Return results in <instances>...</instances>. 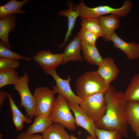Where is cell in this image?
Segmentation results:
<instances>
[{
  "mask_svg": "<svg viewBox=\"0 0 139 139\" xmlns=\"http://www.w3.org/2000/svg\"><path fill=\"white\" fill-rule=\"evenodd\" d=\"M110 85L97 71H87L77 80L75 84L76 92L77 95L82 99L96 93H105Z\"/></svg>",
  "mask_w": 139,
  "mask_h": 139,
  "instance_id": "7a4b0ae2",
  "label": "cell"
},
{
  "mask_svg": "<svg viewBox=\"0 0 139 139\" xmlns=\"http://www.w3.org/2000/svg\"><path fill=\"white\" fill-rule=\"evenodd\" d=\"M29 1L24 0L21 1L11 0L3 5L0 6V19L4 18L14 14H25L21 8Z\"/></svg>",
  "mask_w": 139,
  "mask_h": 139,
  "instance_id": "d6986e66",
  "label": "cell"
},
{
  "mask_svg": "<svg viewBox=\"0 0 139 139\" xmlns=\"http://www.w3.org/2000/svg\"><path fill=\"white\" fill-rule=\"evenodd\" d=\"M60 123L53 122L42 135L44 139H71V136Z\"/></svg>",
  "mask_w": 139,
  "mask_h": 139,
  "instance_id": "ffe728a7",
  "label": "cell"
},
{
  "mask_svg": "<svg viewBox=\"0 0 139 139\" xmlns=\"http://www.w3.org/2000/svg\"><path fill=\"white\" fill-rule=\"evenodd\" d=\"M110 41L113 44V47L123 51L129 60L135 59L139 57V44L126 42L121 39L115 32L112 35Z\"/></svg>",
  "mask_w": 139,
  "mask_h": 139,
  "instance_id": "4fadbf2b",
  "label": "cell"
},
{
  "mask_svg": "<svg viewBox=\"0 0 139 139\" xmlns=\"http://www.w3.org/2000/svg\"><path fill=\"white\" fill-rule=\"evenodd\" d=\"M2 135L0 134V139H2Z\"/></svg>",
  "mask_w": 139,
  "mask_h": 139,
  "instance_id": "e575fe53",
  "label": "cell"
},
{
  "mask_svg": "<svg viewBox=\"0 0 139 139\" xmlns=\"http://www.w3.org/2000/svg\"><path fill=\"white\" fill-rule=\"evenodd\" d=\"M44 72L46 74L51 75L56 81V85L53 86L52 88L54 94L57 93L62 95L68 102L79 104L82 99L72 91L70 85L71 79L70 76L67 79L64 80L58 75L55 69L44 70Z\"/></svg>",
  "mask_w": 139,
  "mask_h": 139,
  "instance_id": "ba28073f",
  "label": "cell"
},
{
  "mask_svg": "<svg viewBox=\"0 0 139 139\" xmlns=\"http://www.w3.org/2000/svg\"><path fill=\"white\" fill-rule=\"evenodd\" d=\"M106 111L104 116L95 122L96 128L108 131L116 130L123 137L128 136V124L125 116V109L127 102L124 93L117 91L110 85L105 94Z\"/></svg>",
  "mask_w": 139,
  "mask_h": 139,
  "instance_id": "6da1fadb",
  "label": "cell"
},
{
  "mask_svg": "<svg viewBox=\"0 0 139 139\" xmlns=\"http://www.w3.org/2000/svg\"><path fill=\"white\" fill-rule=\"evenodd\" d=\"M124 94L127 102H139V73L132 77Z\"/></svg>",
  "mask_w": 139,
  "mask_h": 139,
  "instance_id": "7402d4cb",
  "label": "cell"
},
{
  "mask_svg": "<svg viewBox=\"0 0 139 139\" xmlns=\"http://www.w3.org/2000/svg\"><path fill=\"white\" fill-rule=\"evenodd\" d=\"M12 118L13 122L17 131L21 130L23 126L24 121L19 116L12 113Z\"/></svg>",
  "mask_w": 139,
  "mask_h": 139,
  "instance_id": "f546056e",
  "label": "cell"
},
{
  "mask_svg": "<svg viewBox=\"0 0 139 139\" xmlns=\"http://www.w3.org/2000/svg\"><path fill=\"white\" fill-rule=\"evenodd\" d=\"M20 62L17 60L5 58L0 59V71L14 69L19 67Z\"/></svg>",
  "mask_w": 139,
  "mask_h": 139,
  "instance_id": "f1b7e54d",
  "label": "cell"
},
{
  "mask_svg": "<svg viewBox=\"0 0 139 139\" xmlns=\"http://www.w3.org/2000/svg\"><path fill=\"white\" fill-rule=\"evenodd\" d=\"M67 5L68 7V9L60 10L58 12L59 15L67 17L68 20L67 31L63 43L61 44L58 45V47L60 49L63 47L68 41L70 37L72 35L76 19L80 15V10L79 4L75 5L71 1H69L67 3Z\"/></svg>",
  "mask_w": 139,
  "mask_h": 139,
  "instance_id": "8fae6325",
  "label": "cell"
},
{
  "mask_svg": "<svg viewBox=\"0 0 139 139\" xmlns=\"http://www.w3.org/2000/svg\"><path fill=\"white\" fill-rule=\"evenodd\" d=\"M20 77L14 69L0 71V88L8 85H15L18 83Z\"/></svg>",
  "mask_w": 139,
  "mask_h": 139,
  "instance_id": "cb8c5ba5",
  "label": "cell"
},
{
  "mask_svg": "<svg viewBox=\"0 0 139 139\" xmlns=\"http://www.w3.org/2000/svg\"><path fill=\"white\" fill-rule=\"evenodd\" d=\"M81 50V41L77 34L67 45L62 53L63 64H65L71 61H83L84 58L80 54Z\"/></svg>",
  "mask_w": 139,
  "mask_h": 139,
  "instance_id": "5bb4252c",
  "label": "cell"
},
{
  "mask_svg": "<svg viewBox=\"0 0 139 139\" xmlns=\"http://www.w3.org/2000/svg\"></svg>",
  "mask_w": 139,
  "mask_h": 139,
  "instance_id": "d590c367",
  "label": "cell"
},
{
  "mask_svg": "<svg viewBox=\"0 0 139 139\" xmlns=\"http://www.w3.org/2000/svg\"><path fill=\"white\" fill-rule=\"evenodd\" d=\"M29 80L27 72L20 76L17 83L14 85L15 90L19 93L21 98L20 107H23L27 114L31 119L34 116L36 102L35 97L31 93L28 82Z\"/></svg>",
  "mask_w": 139,
  "mask_h": 139,
  "instance_id": "8992f818",
  "label": "cell"
},
{
  "mask_svg": "<svg viewBox=\"0 0 139 139\" xmlns=\"http://www.w3.org/2000/svg\"><path fill=\"white\" fill-rule=\"evenodd\" d=\"M102 31L103 40L110 41L115 30L119 26V18L116 15L111 14L108 16H101L98 18Z\"/></svg>",
  "mask_w": 139,
  "mask_h": 139,
  "instance_id": "9a60e30c",
  "label": "cell"
},
{
  "mask_svg": "<svg viewBox=\"0 0 139 139\" xmlns=\"http://www.w3.org/2000/svg\"><path fill=\"white\" fill-rule=\"evenodd\" d=\"M80 10L79 16L81 19L90 18H98L104 15L114 14L119 18L127 16L130 13L133 4L129 0L125 1L122 6L115 8L108 5H101L94 7L86 6L83 1L79 4Z\"/></svg>",
  "mask_w": 139,
  "mask_h": 139,
  "instance_id": "3957f363",
  "label": "cell"
},
{
  "mask_svg": "<svg viewBox=\"0 0 139 139\" xmlns=\"http://www.w3.org/2000/svg\"><path fill=\"white\" fill-rule=\"evenodd\" d=\"M95 133L97 139H123L120 133L116 130L108 131L96 128Z\"/></svg>",
  "mask_w": 139,
  "mask_h": 139,
  "instance_id": "484cf974",
  "label": "cell"
},
{
  "mask_svg": "<svg viewBox=\"0 0 139 139\" xmlns=\"http://www.w3.org/2000/svg\"><path fill=\"white\" fill-rule=\"evenodd\" d=\"M6 97L9 99L11 111L12 113L20 117L24 122L27 123H31V119L26 116L24 115L17 107L13 99L12 94H8Z\"/></svg>",
  "mask_w": 139,
  "mask_h": 139,
  "instance_id": "83f0119b",
  "label": "cell"
},
{
  "mask_svg": "<svg viewBox=\"0 0 139 139\" xmlns=\"http://www.w3.org/2000/svg\"><path fill=\"white\" fill-rule=\"evenodd\" d=\"M67 100L58 94L55 98L54 106L49 117L53 122L60 124L71 131L76 129L75 120L70 110Z\"/></svg>",
  "mask_w": 139,
  "mask_h": 139,
  "instance_id": "277c9868",
  "label": "cell"
},
{
  "mask_svg": "<svg viewBox=\"0 0 139 139\" xmlns=\"http://www.w3.org/2000/svg\"><path fill=\"white\" fill-rule=\"evenodd\" d=\"M77 34L81 41L93 46L95 45L96 41L99 37L95 34L82 28Z\"/></svg>",
  "mask_w": 139,
  "mask_h": 139,
  "instance_id": "4316f807",
  "label": "cell"
},
{
  "mask_svg": "<svg viewBox=\"0 0 139 139\" xmlns=\"http://www.w3.org/2000/svg\"><path fill=\"white\" fill-rule=\"evenodd\" d=\"M16 17L13 14L0 20V38L5 45L10 49L11 46L8 41L10 32L14 31L16 27Z\"/></svg>",
  "mask_w": 139,
  "mask_h": 139,
  "instance_id": "2e32d148",
  "label": "cell"
},
{
  "mask_svg": "<svg viewBox=\"0 0 139 139\" xmlns=\"http://www.w3.org/2000/svg\"><path fill=\"white\" fill-rule=\"evenodd\" d=\"M81 44L84 59L91 65L99 66L103 59L95 45H90L82 41Z\"/></svg>",
  "mask_w": 139,
  "mask_h": 139,
  "instance_id": "ac0fdd59",
  "label": "cell"
},
{
  "mask_svg": "<svg viewBox=\"0 0 139 139\" xmlns=\"http://www.w3.org/2000/svg\"><path fill=\"white\" fill-rule=\"evenodd\" d=\"M53 123L49 117H36L33 122L25 133L27 134H35L38 133L43 134Z\"/></svg>",
  "mask_w": 139,
  "mask_h": 139,
  "instance_id": "44dd1931",
  "label": "cell"
},
{
  "mask_svg": "<svg viewBox=\"0 0 139 139\" xmlns=\"http://www.w3.org/2000/svg\"><path fill=\"white\" fill-rule=\"evenodd\" d=\"M105 94L99 93L82 99L79 105L86 114L95 122L101 118L106 111Z\"/></svg>",
  "mask_w": 139,
  "mask_h": 139,
  "instance_id": "5b68a950",
  "label": "cell"
},
{
  "mask_svg": "<svg viewBox=\"0 0 139 139\" xmlns=\"http://www.w3.org/2000/svg\"><path fill=\"white\" fill-rule=\"evenodd\" d=\"M71 139H79L78 138L73 135H71ZM86 139H94L93 138L91 135H88L86 136Z\"/></svg>",
  "mask_w": 139,
  "mask_h": 139,
  "instance_id": "d6a6232c",
  "label": "cell"
},
{
  "mask_svg": "<svg viewBox=\"0 0 139 139\" xmlns=\"http://www.w3.org/2000/svg\"><path fill=\"white\" fill-rule=\"evenodd\" d=\"M8 94L6 91L1 90L0 91V107L4 103L6 97Z\"/></svg>",
  "mask_w": 139,
  "mask_h": 139,
  "instance_id": "1f68e13d",
  "label": "cell"
},
{
  "mask_svg": "<svg viewBox=\"0 0 139 139\" xmlns=\"http://www.w3.org/2000/svg\"><path fill=\"white\" fill-rule=\"evenodd\" d=\"M16 139H44L42 135L38 134H27L22 132L17 136Z\"/></svg>",
  "mask_w": 139,
  "mask_h": 139,
  "instance_id": "4dcf8cb0",
  "label": "cell"
},
{
  "mask_svg": "<svg viewBox=\"0 0 139 139\" xmlns=\"http://www.w3.org/2000/svg\"><path fill=\"white\" fill-rule=\"evenodd\" d=\"M0 57L1 58L10 59L18 60L23 59L30 61L32 58L23 57L21 55L11 50L0 40Z\"/></svg>",
  "mask_w": 139,
  "mask_h": 139,
  "instance_id": "d4e9b609",
  "label": "cell"
},
{
  "mask_svg": "<svg viewBox=\"0 0 139 139\" xmlns=\"http://www.w3.org/2000/svg\"><path fill=\"white\" fill-rule=\"evenodd\" d=\"M81 19V28L95 34L99 37H102V32L98 18H86Z\"/></svg>",
  "mask_w": 139,
  "mask_h": 139,
  "instance_id": "603a6c76",
  "label": "cell"
},
{
  "mask_svg": "<svg viewBox=\"0 0 139 139\" xmlns=\"http://www.w3.org/2000/svg\"><path fill=\"white\" fill-rule=\"evenodd\" d=\"M98 67L97 72L109 85L117 78L119 70L113 58L107 57L103 59Z\"/></svg>",
  "mask_w": 139,
  "mask_h": 139,
  "instance_id": "7c38bea8",
  "label": "cell"
},
{
  "mask_svg": "<svg viewBox=\"0 0 139 139\" xmlns=\"http://www.w3.org/2000/svg\"><path fill=\"white\" fill-rule=\"evenodd\" d=\"M136 136L139 138V128H138L135 132Z\"/></svg>",
  "mask_w": 139,
  "mask_h": 139,
  "instance_id": "836d02e7",
  "label": "cell"
},
{
  "mask_svg": "<svg viewBox=\"0 0 139 139\" xmlns=\"http://www.w3.org/2000/svg\"><path fill=\"white\" fill-rule=\"evenodd\" d=\"M54 94L46 87L40 86L35 89L33 94L36 102L35 117L50 116L55 100Z\"/></svg>",
  "mask_w": 139,
  "mask_h": 139,
  "instance_id": "52a82bcc",
  "label": "cell"
},
{
  "mask_svg": "<svg viewBox=\"0 0 139 139\" xmlns=\"http://www.w3.org/2000/svg\"><path fill=\"white\" fill-rule=\"evenodd\" d=\"M125 116L128 124L134 132L139 128V102H127Z\"/></svg>",
  "mask_w": 139,
  "mask_h": 139,
  "instance_id": "e0dca14e",
  "label": "cell"
},
{
  "mask_svg": "<svg viewBox=\"0 0 139 139\" xmlns=\"http://www.w3.org/2000/svg\"><path fill=\"white\" fill-rule=\"evenodd\" d=\"M68 103L70 109L74 114L76 125L82 127L94 139H97L94 121L86 114L79 104L68 102Z\"/></svg>",
  "mask_w": 139,
  "mask_h": 139,
  "instance_id": "30bf717a",
  "label": "cell"
},
{
  "mask_svg": "<svg viewBox=\"0 0 139 139\" xmlns=\"http://www.w3.org/2000/svg\"><path fill=\"white\" fill-rule=\"evenodd\" d=\"M32 58L43 70L55 69L63 63L62 53L53 54L49 50L39 51Z\"/></svg>",
  "mask_w": 139,
  "mask_h": 139,
  "instance_id": "9c48e42d",
  "label": "cell"
}]
</instances>
